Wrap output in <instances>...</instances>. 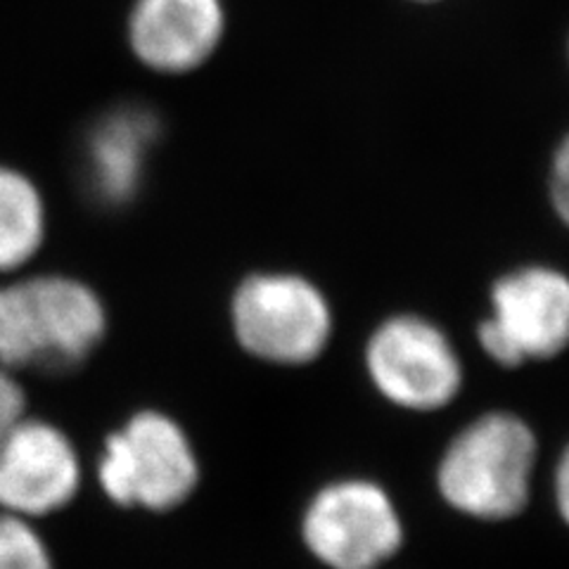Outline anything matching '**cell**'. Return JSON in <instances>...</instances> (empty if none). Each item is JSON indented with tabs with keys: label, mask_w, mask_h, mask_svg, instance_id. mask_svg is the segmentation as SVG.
I'll use <instances>...</instances> for the list:
<instances>
[{
	"label": "cell",
	"mask_w": 569,
	"mask_h": 569,
	"mask_svg": "<svg viewBox=\"0 0 569 569\" xmlns=\"http://www.w3.org/2000/svg\"><path fill=\"white\" fill-rule=\"evenodd\" d=\"M107 309L91 284L64 273L20 276L0 284V366L62 376L102 345Z\"/></svg>",
	"instance_id": "obj_1"
},
{
	"label": "cell",
	"mask_w": 569,
	"mask_h": 569,
	"mask_svg": "<svg viewBox=\"0 0 569 569\" xmlns=\"http://www.w3.org/2000/svg\"><path fill=\"white\" fill-rule=\"evenodd\" d=\"M539 439L515 413L491 411L468 422L443 449L437 491L453 512L477 522H508L531 501Z\"/></svg>",
	"instance_id": "obj_2"
},
{
	"label": "cell",
	"mask_w": 569,
	"mask_h": 569,
	"mask_svg": "<svg viewBox=\"0 0 569 569\" xmlns=\"http://www.w3.org/2000/svg\"><path fill=\"white\" fill-rule=\"evenodd\" d=\"M96 475L114 506L171 512L198 491L202 468L183 425L146 408L104 437Z\"/></svg>",
	"instance_id": "obj_3"
},
{
	"label": "cell",
	"mask_w": 569,
	"mask_h": 569,
	"mask_svg": "<svg viewBox=\"0 0 569 569\" xmlns=\"http://www.w3.org/2000/svg\"><path fill=\"white\" fill-rule=\"evenodd\" d=\"M301 543L326 569H380L406 541L403 515L380 482L340 477L313 491L301 512Z\"/></svg>",
	"instance_id": "obj_4"
},
{
	"label": "cell",
	"mask_w": 569,
	"mask_h": 569,
	"mask_svg": "<svg viewBox=\"0 0 569 569\" xmlns=\"http://www.w3.org/2000/svg\"><path fill=\"white\" fill-rule=\"evenodd\" d=\"M238 342L261 361L305 366L323 353L332 318L326 297L305 278L261 273L233 297Z\"/></svg>",
	"instance_id": "obj_5"
},
{
	"label": "cell",
	"mask_w": 569,
	"mask_h": 569,
	"mask_svg": "<svg viewBox=\"0 0 569 569\" xmlns=\"http://www.w3.org/2000/svg\"><path fill=\"white\" fill-rule=\"evenodd\" d=\"M366 368L389 403L418 413L449 406L462 385V366L449 337L418 316L382 323L368 342Z\"/></svg>",
	"instance_id": "obj_6"
},
{
	"label": "cell",
	"mask_w": 569,
	"mask_h": 569,
	"mask_svg": "<svg viewBox=\"0 0 569 569\" xmlns=\"http://www.w3.org/2000/svg\"><path fill=\"white\" fill-rule=\"evenodd\" d=\"M493 313L479 326V342L496 363L515 368L546 361L569 345V278L529 266L493 284Z\"/></svg>",
	"instance_id": "obj_7"
},
{
	"label": "cell",
	"mask_w": 569,
	"mask_h": 569,
	"mask_svg": "<svg viewBox=\"0 0 569 569\" xmlns=\"http://www.w3.org/2000/svg\"><path fill=\"white\" fill-rule=\"evenodd\" d=\"M81 485L77 443L56 422L27 413L0 439V512L39 522L74 503Z\"/></svg>",
	"instance_id": "obj_8"
},
{
	"label": "cell",
	"mask_w": 569,
	"mask_h": 569,
	"mask_svg": "<svg viewBox=\"0 0 569 569\" xmlns=\"http://www.w3.org/2000/svg\"><path fill=\"white\" fill-rule=\"evenodd\" d=\"M157 114L138 102H121L98 114L79 142V181L93 204L127 207L142 186L154 142Z\"/></svg>",
	"instance_id": "obj_9"
},
{
	"label": "cell",
	"mask_w": 569,
	"mask_h": 569,
	"mask_svg": "<svg viewBox=\"0 0 569 569\" xmlns=\"http://www.w3.org/2000/svg\"><path fill=\"white\" fill-rule=\"evenodd\" d=\"M223 27L221 0H133L127 41L148 69L186 74L213 56Z\"/></svg>",
	"instance_id": "obj_10"
},
{
	"label": "cell",
	"mask_w": 569,
	"mask_h": 569,
	"mask_svg": "<svg viewBox=\"0 0 569 569\" xmlns=\"http://www.w3.org/2000/svg\"><path fill=\"white\" fill-rule=\"evenodd\" d=\"M46 233L48 207L39 183L22 169L0 164V276L24 271Z\"/></svg>",
	"instance_id": "obj_11"
},
{
	"label": "cell",
	"mask_w": 569,
	"mask_h": 569,
	"mask_svg": "<svg viewBox=\"0 0 569 569\" xmlns=\"http://www.w3.org/2000/svg\"><path fill=\"white\" fill-rule=\"evenodd\" d=\"M0 569H56L50 546L36 522L0 512Z\"/></svg>",
	"instance_id": "obj_12"
},
{
	"label": "cell",
	"mask_w": 569,
	"mask_h": 569,
	"mask_svg": "<svg viewBox=\"0 0 569 569\" xmlns=\"http://www.w3.org/2000/svg\"><path fill=\"white\" fill-rule=\"evenodd\" d=\"M27 416V395L14 372L0 366V439L10 427Z\"/></svg>",
	"instance_id": "obj_13"
},
{
	"label": "cell",
	"mask_w": 569,
	"mask_h": 569,
	"mask_svg": "<svg viewBox=\"0 0 569 569\" xmlns=\"http://www.w3.org/2000/svg\"><path fill=\"white\" fill-rule=\"evenodd\" d=\"M550 194H553L556 211L560 219L569 226V136L562 140V146L553 159V173H550Z\"/></svg>",
	"instance_id": "obj_14"
},
{
	"label": "cell",
	"mask_w": 569,
	"mask_h": 569,
	"mask_svg": "<svg viewBox=\"0 0 569 569\" xmlns=\"http://www.w3.org/2000/svg\"><path fill=\"white\" fill-rule=\"evenodd\" d=\"M553 501L560 520L569 527V443L560 451L553 470Z\"/></svg>",
	"instance_id": "obj_15"
}]
</instances>
